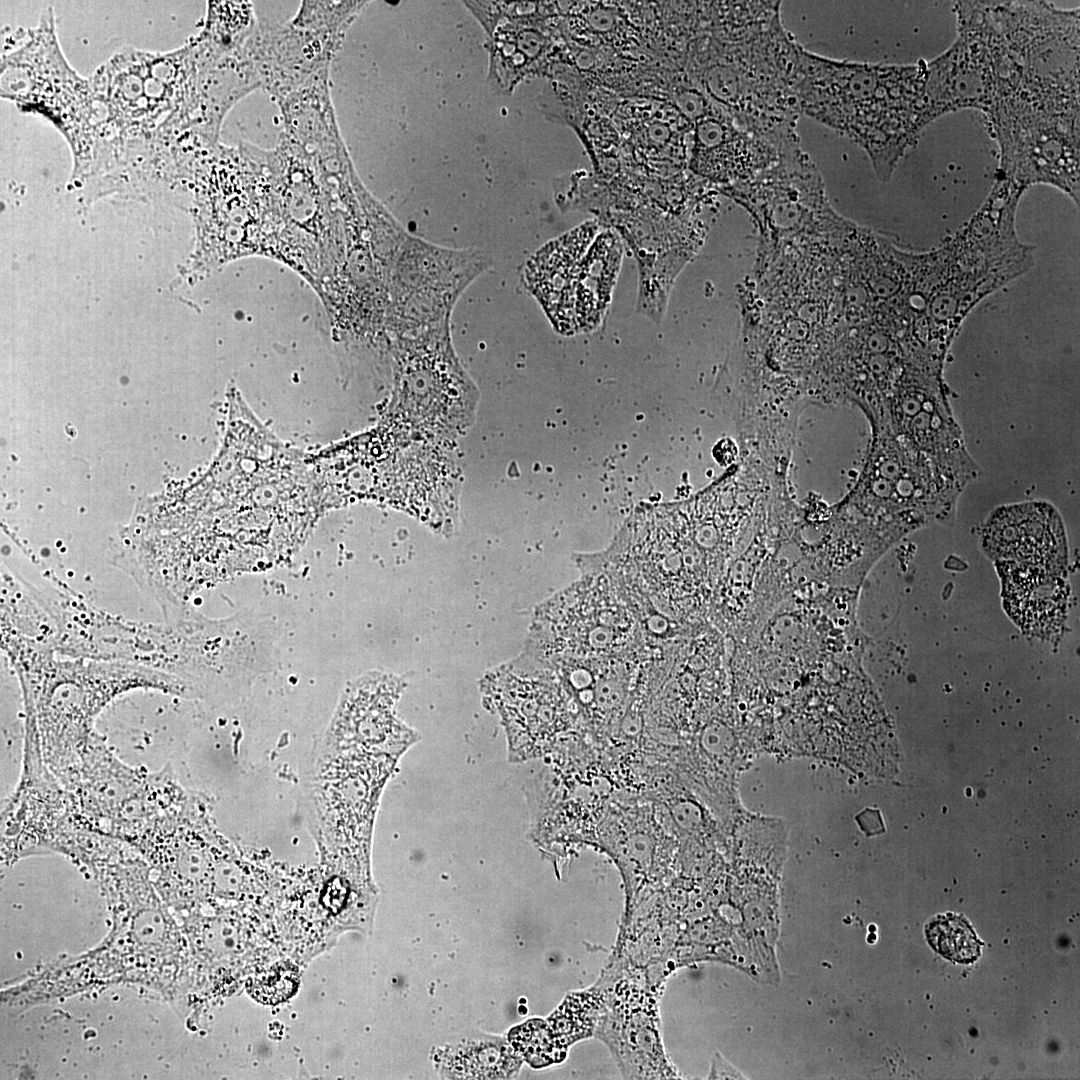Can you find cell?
Instances as JSON below:
<instances>
[{"label":"cell","mask_w":1080,"mask_h":1080,"mask_svg":"<svg viewBox=\"0 0 1080 1080\" xmlns=\"http://www.w3.org/2000/svg\"><path fill=\"white\" fill-rule=\"evenodd\" d=\"M928 62H850L816 55L800 44L794 91L801 114L846 136L867 154L876 177L887 182L906 151L929 125L925 85Z\"/></svg>","instance_id":"obj_1"},{"label":"cell","mask_w":1080,"mask_h":1080,"mask_svg":"<svg viewBox=\"0 0 1080 1080\" xmlns=\"http://www.w3.org/2000/svg\"><path fill=\"white\" fill-rule=\"evenodd\" d=\"M780 1L736 2L728 56L711 64L708 90L738 126L778 151L800 142L801 114L794 91L798 43L781 20Z\"/></svg>","instance_id":"obj_2"},{"label":"cell","mask_w":1080,"mask_h":1080,"mask_svg":"<svg viewBox=\"0 0 1080 1080\" xmlns=\"http://www.w3.org/2000/svg\"><path fill=\"white\" fill-rule=\"evenodd\" d=\"M400 758L318 748L304 782L303 804L321 864L370 867L380 800Z\"/></svg>","instance_id":"obj_3"},{"label":"cell","mask_w":1080,"mask_h":1080,"mask_svg":"<svg viewBox=\"0 0 1080 1080\" xmlns=\"http://www.w3.org/2000/svg\"><path fill=\"white\" fill-rule=\"evenodd\" d=\"M1018 80L1008 100L1056 113H1079L1080 12L1044 1H986Z\"/></svg>","instance_id":"obj_4"},{"label":"cell","mask_w":1080,"mask_h":1080,"mask_svg":"<svg viewBox=\"0 0 1080 1080\" xmlns=\"http://www.w3.org/2000/svg\"><path fill=\"white\" fill-rule=\"evenodd\" d=\"M983 115L999 149L997 176L1024 192L1035 184L1054 186L1079 205V113L1002 101Z\"/></svg>","instance_id":"obj_5"},{"label":"cell","mask_w":1080,"mask_h":1080,"mask_svg":"<svg viewBox=\"0 0 1080 1080\" xmlns=\"http://www.w3.org/2000/svg\"><path fill=\"white\" fill-rule=\"evenodd\" d=\"M589 240L575 230L543 247L526 268L531 290L560 332L593 328L609 302L620 245L604 234L587 249Z\"/></svg>","instance_id":"obj_6"},{"label":"cell","mask_w":1080,"mask_h":1080,"mask_svg":"<svg viewBox=\"0 0 1080 1080\" xmlns=\"http://www.w3.org/2000/svg\"><path fill=\"white\" fill-rule=\"evenodd\" d=\"M953 10L957 36L946 51L928 62L929 124L962 109L985 113L995 100V51L985 2L958 1Z\"/></svg>","instance_id":"obj_7"},{"label":"cell","mask_w":1080,"mask_h":1080,"mask_svg":"<svg viewBox=\"0 0 1080 1080\" xmlns=\"http://www.w3.org/2000/svg\"><path fill=\"white\" fill-rule=\"evenodd\" d=\"M413 346L416 352L404 378L413 424L442 434L464 430L471 422L478 394L454 356L446 333L434 343Z\"/></svg>","instance_id":"obj_8"},{"label":"cell","mask_w":1080,"mask_h":1080,"mask_svg":"<svg viewBox=\"0 0 1080 1080\" xmlns=\"http://www.w3.org/2000/svg\"><path fill=\"white\" fill-rule=\"evenodd\" d=\"M900 421L909 444L967 484L978 466L966 451L941 375L909 364L900 386Z\"/></svg>","instance_id":"obj_9"},{"label":"cell","mask_w":1080,"mask_h":1080,"mask_svg":"<svg viewBox=\"0 0 1080 1080\" xmlns=\"http://www.w3.org/2000/svg\"><path fill=\"white\" fill-rule=\"evenodd\" d=\"M401 690L400 682L390 680L362 681L350 687L319 748L401 757L419 739L395 713Z\"/></svg>","instance_id":"obj_10"},{"label":"cell","mask_w":1080,"mask_h":1080,"mask_svg":"<svg viewBox=\"0 0 1080 1080\" xmlns=\"http://www.w3.org/2000/svg\"><path fill=\"white\" fill-rule=\"evenodd\" d=\"M982 545L996 561H1013L1060 575L1068 559L1064 525L1046 502L1002 506L989 517Z\"/></svg>","instance_id":"obj_11"},{"label":"cell","mask_w":1080,"mask_h":1080,"mask_svg":"<svg viewBox=\"0 0 1080 1080\" xmlns=\"http://www.w3.org/2000/svg\"><path fill=\"white\" fill-rule=\"evenodd\" d=\"M996 565L1005 606L1016 622L1038 632L1060 622L1066 603L1060 575L1013 561H996Z\"/></svg>","instance_id":"obj_12"},{"label":"cell","mask_w":1080,"mask_h":1080,"mask_svg":"<svg viewBox=\"0 0 1080 1080\" xmlns=\"http://www.w3.org/2000/svg\"><path fill=\"white\" fill-rule=\"evenodd\" d=\"M512 1051L503 1044L478 1043L458 1048L447 1060L453 1078H507L517 1066Z\"/></svg>","instance_id":"obj_13"},{"label":"cell","mask_w":1080,"mask_h":1080,"mask_svg":"<svg viewBox=\"0 0 1080 1080\" xmlns=\"http://www.w3.org/2000/svg\"><path fill=\"white\" fill-rule=\"evenodd\" d=\"M925 933L930 946L952 962L969 964L980 956L982 943L961 916L937 918L926 926Z\"/></svg>","instance_id":"obj_14"},{"label":"cell","mask_w":1080,"mask_h":1080,"mask_svg":"<svg viewBox=\"0 0 1080 1080\" xmlns=\"http://www.w3.org/2000/svg\"><path fill=\"white\" fill-rule=\"evenodd\" d=\"M509 1040L534 1067L560 1061L564 1056L561 1043L540 1019L530 1020L511 1030Z\"/></svg>","instance_id":"obj_15"}]
</instances>
